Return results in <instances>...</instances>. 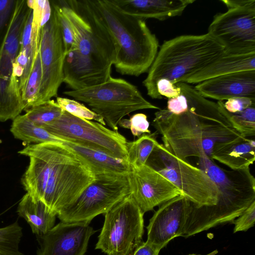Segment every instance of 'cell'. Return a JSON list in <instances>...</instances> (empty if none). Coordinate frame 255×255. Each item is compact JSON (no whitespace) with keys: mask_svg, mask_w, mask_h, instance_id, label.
I'll list each match as a JSON object with an SVG mask.
<instances>
[{"mask_svg":"<svg viewBox=\"0 0 255 255\" xmlns=\"http://www.w3.org/2000/svg\"><path fill=\"white\" fill-rule=\"evenodd\" d=\"M175 85L187 98V111L175 115L166 108L160 109L152 122L169 152L184 160L203 155L211 159L216 143L243 137L231 124L223 102L207 100L186 83Z\"/></svg>","mask_w":255,"mask_h":255,"instance_id":"obj_1","label":"cell"},{"mask_svg":"<svg viewBox=\"0 0 255 255\" xmlns=\"http://www.w3.org/2000/svg\"><path fill=\"white\" fill-rule=\"evenodd\" d=\"M18 153L29 157L21 179L24 190L57 215L95 179L90 166L62 143L32 144Z\"/></svg>","mask_w":255,"mask_h":255,"instance_id":"obj_2","label":"cell"},{"mask_svg":"<svg viewBox=\"0 0 255 255\" xmlns=\"http://www.w3.org/2000/svg\"><path fill=\"white\" fill-rule=\"evenodd\" d=\"M75 35L74 49L65 54L63 82L71 90L103 83L116 59L113 38L91 0L57 1Z\"/></svg>","mask_w":255,"mask_h":255,"instance_id":"obj_3","label":"cell"},{"mask_svg":"<svg viewBox=\"0 0 255 255\" xmlns=\"http://www.w3.org/2000/svg\"><path fill=\"white\" fill-rule=\"evenodd\" d=\"M198 158V167L218 187V200L212 206L196 207L190 203L182 236L185 238L233 221L255 201V179L250 167L226 170L206 155Z\"/></svg>","mask_w":255,"mask_h":255,"instance_id":"obj_4","label":"cell"},{"mask_svg":"<svg viewBox=\"0 0 255 255\" xmlns=\"http://www.w3.org/2000/svg\"><path fill=\"white\" fill-rule=\"evenodd\" d=\"M91 0L114 41L117 72L137 77L148 71L159 43L145 19L124 12L112 0Z\"/></svg>","mask_w":255,"mask_h":255,"instance_id":"obj_5","label":"cell"},{"mask_svg":"<svg viewBox=\"0 0 255 255\" xmlns=\"http://www.w3.org/2000/svg\"><path fill=\"white\" fill-rule=\"evenodd\" d=\"M224 51V47L208 33L182 35L165 41L142 82L147 95L152 99H162L156 88L159 80L165 78L173 84L184 82Z\"/></svg>","mask_w":255,"mask_h":255,"instance_id":"obj_6","label":"cell"},{"mask_svg":"<svg viewBox=\"0 0 255 255\" xmlns=\"http://www.w3.org/2000/svg\"><path fill=\"white\" fill-rule=\"evenodd\" d=\"M63 93L85 103L115 131L124 117L133 112L160 109L146 100L136 86L122 78L111 77L103 83Z\"/></svg>","mask_w":255,"mask_h":255,"instance_id":"obj_7","label":"cell"},{"mask_svg":"<svg viewBox=\"0 0 255 255\" xmlns=\"http://www.w3.org/2000/svg\"><path fill=\"white\" fill-rule=\"evenodd\" d=\"M146 164L164 176L196 207L217 203L219 191L215 183L199 167L177 157L159 142Z\"/></svg>","mask_w":255,"mask_h":255,"instance_id":"obj_8","label":"cell"},{"mask_svg":"<svg viewBox=\"0 0 255 255\" xmlns=\"http://www.w3.org/2000/svg\"><path fill=\"white\" fill-rule=\"evenodd\" d=\"M105 215L95 249L107 255H133L143 242V215L130 193Z\"/></svg>","mask_w":255,"mask_h":255,"instance_id":"obj_9","label":"cell"},{"mask_svg":"<svg viewBox=\"0 0 255 255\" xmlns=\"http://www.w3.org/2000/svg\"><path fill=\"white\" fill-rule=\"evenodd\" d=\"M95 180L57 216L61 222L90 224L130 193L128 174L96 172Z\"/></svg>","mask_w":255,"mask_h":255,"instance_id":"obj_10","label":"cell"},{"mask_svg":"<svg viewBox=\"0 0 255 255\" xmlns=\"http://www.w3.org/2000/svg\"><path fill=\"white\" fill-rule=\"evenodd\" d=\"M53 135L127 160L126 138L98 122L76 117L63 110L60 117L43 127Z\"/></svg>","mask_w":255,"mask_h":255,"instance_id":"obj_11","label":"cell"},{"mask_svg":"<svg viewBox=\"0 0 255 255\" xmlns=\"http://www.w3.org/2000/svg\"><path fill=\"white\" fill-rule=\"evenodd\" d=\"M52 8L51 16L40 32L42 80L36 105L57 97L59 88L63 82L65 50L57 14L52 5Z\"/></svg>","mask_w":255,"mask_h":255,"instance_id":"obj_12","label":"cell"},{"mask_svg":"<svg viewBox=\"0 0 255 255\" xmlns=\"http://www.w3.org/2000/svg\"><path fill=\"white\" fill-rule=\"evenodd\" d=\"M208 33L232 54L255 52V7L228 9L216 15Z\"/></svg>","mask_w":255,"mask_h":255,"instance_id":"obj_13","label":"cell"},{"mask_svg":"<svg viewBox=\"0 0 255 255\" xmlns=\"http://www.w3.org/2000/svg\"><path fill=\"white\" fill-rule=\"evenodd\" d=\"M128 177L130 193L143 214L183 195L164 176L146 164L131 168Z\"/></svg>","mask_w":255,"mask_h":255,"instance_id":"obj_14","label":"cell"},{"mask_svg":"<svg viewBox=\"0 0 255 255\" xmlns=\"http://www.w3.org/2000/svg\"><path fill=\"white\" fill-rule=\"evenodd\" d=\"M90 224L60 222L45 234L36 236L37 255H85L96 233Z\"/></svg>","mask_w":255,"mask_h":255,"instance_id":"obj_15","label":"cell"},{"mask_svg":"<svg viewBox=\"0 0 255 255\" xmlns=\"http://www.w3.org/2000/svg\"><path fill=\"white\" fill-rule=\"evenodd\" d=\"M190 205L183 195L160 205L146 227V242L160 250L174 238L182 236Z\"/></svg>","mask_w":255,"mask_h":255,"instance_id":"obj_16","label":"cell"},{"mask_svg":"<svg viewBox=\"0 0 255 255\" xmlns=\"http://www.w3.org/2000/svg\"><path fill=\"white\" fill-rule=\"evenodd\" d=\"M194 87L204 97L218 101L238 97L255 98V70L220 76L198 83Z\"/></svg>","mask_w":255,"mask_h":255,"instance_id":"obj_17","label":"cell"},{"mask_svg":"<svg viewBox=\"0 0 255 255\" xmlns=\"http://www.w3.org/2000/svg\"><path fill=\"white\" fill-rule=\"evenodd\" d=\"M124 12L146 19L164 20L179 16L194 0H112Z\"/></svg>","mask_w":255,"mask_h":255,"instance_id":"obj_18","label":"cell"},{"mask_svg":"<svg viewBox=\"0 0 255 255\" xmlns=\"http://www.w3.org/2000/svg\"><path fill=\"white\" fill-rule=\"evenodd\" d=\"M255 70V52L232 54L224 52L204 68L187 79L184 83L198 84L232 73Z\"/></svg>","mask_w":255,"mask_h":255,"instance_id":"obj_19","label":"cell"},{"mask_svg":"<svg viewBox=\"0 0 255 255\" xmlns=\"http://www.w3.org/2000/svg\"><path fill=\"white\" fill-rule=\"evenodd\" d=\"M211 159L226 165L231 170L250 167L255 160V140L242 137L230 142L216 143Z\"/></svg>","mask_w":255,"mask_h":255,"instance_id":"obj_20","label":"cell"},{"mask_svg":"<svg viewBox=\"0 0 255 255\" xmlns=\"http://www.w3.org/2000/svg\"><path fill=\"white\" fill-rule=\"evenodd\" d=\"M62 143L82 158L90 166L94 173L128 174L131 170V168L126 160L75 142L64 141Z\"/></svg>","mask_w":255,"mask_h":255,"instance_id":"obj_21","label":"cell"},{"mask_svg":"<svg viewBox=\"0 0 255 255\" xmlns=\"http://www.w3.org/2000/svg\"><path fill=\"white\" fill-rule=\"evenodd\" d=\"M17 212L30 225L36 236L47 233L55 225L57 214L51 211L41 201L26 193L19 202Z\"/></svg>","mask_w":255,"mask_h":255,"instance_id":"obj_22","label":"cell"},{"mask_svg":"<svg viewBox=\"0 0 255 255\" xmlns=\"http://www.w3.org/2000/svg\"><path fill=\"white\" fill-rule=\"evenodd\" d=\"M23 111L21 92L16 77L0 76V122L13 120Z\"/></svg>","mask_w":255,"mask_h":255,"instance_id":"obj_23","label":"cell"},{"mask_svg":"<svg viewBox=\"0 0 255 255\" xmlns=\"http://www.w3.org/2000/svg\"><path fill=\"white\" fill-rule=\"evenodd\" d=\"M32 8L27 0H18V4L3 46L0 51L15 61L20 49L23 31Z\"/></svg>","mask_w":255,"mask_h":255,"instance_id":"obj_24","label":"cell"},{"mask_svg":"<svg viewBox=\"0 0 255 255\" xmlns=\"http://www.w3.org/2000/svg\"><path fill=\"white\" fill-rule=\"evenodd\" d=\"M10 130L15 138L27 144L64 141L44 128L34 124L24 115H20L13 120Z\"/></svg>","mask_w":255,"mask_h":255,"instance_id":"obj_25","label":"cell"},{"mask_svg":"<svg viewBox=\"0 0 255 255\" xmlns=\"http://www.w3.org/2000/svg\"><path fill=\"white\" fill-rule=\"evenodd\" d=\"M155 133H144L136 140L127 142V161L131 168L136 169L144 165L158 141Z\"/></svg>","mask_w":255,"mask_h":255,"instance_id":"obj_26","label":"cell"},{"mask_svg":"<svg viewBox=\"0 0 255 255\" xmlns=\"http://www.w3.org/2000/svg\"><path fill=\"white\" fill-rule=\"evenodd\" d=\"M24 115L35 125L43 128L58 119L63 110L54 100L43 102L25 110Z\"/></svg>","mask_w":255,"mask_h":255,"instance_id":"obj_27","label":"cell"},{"mask_svg":"<svg viewBox=\"0 0 255 255\" xmlns=\"http://www.w3.org/2000/svg\"><path fill=\"white\" fill-rule=\"evenodd\" d=\"M42 80V67L39 50L35 58L31 70L21 91L23 110L37 103Z\"/></svg>","mask_w":255,"mask_h":255,"instance_id":"obj_28","label":"cell"},{"mask_svg":"<svg viewBox=\"0 0 255 255\" xmlns=\"http://www.w3.org/2000/svg\"><path fill=\"white\" fill-rule=\"evenodd\" d=\"M22 230L17 221L0 228V255H23L19 249Z\"/></svg>","mask_w":255,"mask_h":255,"instance_id":"obj_29","label":"cell"},{"mask_svg":"<svg viewBox=\"0 0 255 255\" xmlns=\"http://www.w3.org/2000/svg\"><path fill=\"white\" fill-rule=\"evenodd\" d=\"M228 118L233 128L245 138L255 135V107H251L237 113L227 111Z\"/></svg>","mask_w":255,"mask_h":255,"instance_id":"obj_30","label":"cell"},{"mask_svg":"<svg viewBox=\"0 0 255 255\" xmlns=\"http://www.w3.org/2000/svg\"><path fill=\"white\" fill-rule=\"evenodd\" d=\"M56 102L63 110L76 117L89 121L94 120L103 126L106 125L100 116L75 100L57 97Z\"/></svg>","mask_w":255,"mask_h":255,"instance_id":"obj_31","label":"cell"},{"mask_svg":"<svg viewBox=\"0 0 255 255\" xmlns=\"http://www.w3.org/2000/svg\"><path fill=\"white\" fill-rule=\"evenodd\" d=\"M18 0H0V51L5 40Z\"/></svg>","mask_w":255,"mask_h":255,"instance_id":"obj_32","label":"cell"},{"mask_svg":"<svg viewBox=\"0 0 255 255\" xmlns=\"http://www.w3.org/2000/svg\"><path fill=\"white\" fill-rule=\"evenodd\" d=\"M51 4L57 14L62 36L65 54H66L71 51L75 47V33L70 22L62 12L57 3L52 2Z\"/></svg>","mask_w":255,"mask_h":255,"instance_id":"obj_33","label":"cell"},{"mask_svg":"<svg viewBox=\"0 0 255 255\" xmlns=\"http://www.w3.org/2000/svg\"><path fill=\"white\" fill-rule=\"evenodd\" d=\"M149 127V123L146 115L144 114H134L128 119V129L134 136L139 137L144 133L150 134L151 131Z\"/></svg>","mask_w":255,"mask_h":255,"instance_id":"obj_34","label":"cell"},{"mask_svg":"<svg viewBox=\"0 0 255 255\" xmlns=\"http://www.w3.org/2000/svg\"><path fill=\"white\" fill-rule=\"evenodd\" d=\"M255 223V201L235 221L234 233L246 231Z\"/></svg>","mask_w":255,"mask_h":255,"instance_id":"obj_35","label":"cell"},{"mask_svg":"<svg viewBox=\"0 0 255 255\" xmlns=\"http://www.w3.org/2000/svg\"><path fill=\"white\" fill-rule=\"evenodd\" d=\"M225 109L230 113L241 112L245 109L255 107V98L247 97H238L230 98L224 104Z\"/></svg>","mask_w":255,"mask_h":255,"instance_id":"obj_36","label":"cell"},{"mask_svg":"<svg viewBox=\"0 0 255 255\" xmlns=\"http://www.w3.org/2000/svg\"><path fill=\"white\" fill-rule=\"evenodd\" d=\"M156 88L158 93L162 97L169 99L178 96L181 93L180 88L171 83L168 79L162 78L156 83Z\"/></svg>","mask_w":255,"mask_h":255,"instance_id":"obj_37","label":"cell"},{"mask_svg":"<svg viewBox=\"0 0 255 255\" xmlns=\"http://www.w3.org/2000/svg\"><path fill=\"white\" fill-rule=\"evenodd\" d=\"M166 108L169 112L175 115L181 114L187 111V99L181 90L178 96L168 99Z\"/></svg>","mask_w":255,"mask_h":255,"instance_id":"obj_38","label":"cell"},{"mask_svg":"<svg viewBox=\"0 0 255 255\" xmlns=\"http://www.w3.org/2000/svg\"><path fill=\"white\" fill-rule=\"evenodd\" d=\"M228 9L242 8L255 7V0H222Z\"/></svg>","mask_w":255,"mask_h":255,"instance_id":"obj_39","label":"cell"},{"mask_svg":"<svg viewBox=\"0 0 255 255\" xmlns=\"http://www.w3.org/2000/svg\"><path fill=\"white\" fill-rule=\"evenodd\" d=\"M160 251L147 242H143L133 255H159Z\"/></svg>","mask_w":255,"mask_h":255,"instance_id":"obj_40","label":"cell"},{"mask_svg":"<svg viewBox=\"0 0 255 255\" xmlns=\"http://www.w3.org/2000/svg\"><path fill=\"white\" fill-rule=\"evenodd\" d=\"M218 251L217 250H216L214 251H213L212 252L206 255H216L217 254H218ZM188 255H196V254H189Z\"/></svg>","mask_w":255,"mask_h":255,"instance_id":"obj_41","label":"cell"}]
</instances>
